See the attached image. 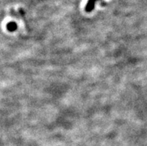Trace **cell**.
<instances>
[{"label":"cell","mask_w":147,"mask_h":146,"mask_svg":"<svg viewBox=\"0 0 147 146\" xmlns=\"http://www.w3.org/2000/svg\"><path fill=\"white\" fill-rule=\"evenodd\" d=\"M96 0H89L88 1V5H86V11H91L94 7V4Z\"/></svg>","instance_id":"1"}]
</instances>
